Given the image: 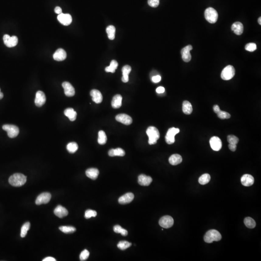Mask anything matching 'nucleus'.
<instances>
[{
  "mask_svg": "<svg viewBox=\"0 0 261 261\" xmlns=\"http://www.w3.org/2000/svg\"><path fill=\"white\" fill-rule=\"evenodd\" d=\"M90 94L92 97V100L96 104H100L102 102V94L100 91L97 89H92L91 91Z\"/></svg>",
  "mask_w": 261,
  "mask_h": 261,
  "instance_id": "412c9836",
  "label": "nucleus"
},
{
  "mask_svg": "<svg viewBox=\"0 0 261 261\" xmlns=\"http://www.w3.org/2000/svg\"><path fill=\"white\" fill-rule=\"evenodd\" d=\"M64 113L65 115L71 121H74L77 118V112H75L73 108H67L65 110Z\"/></svg>",
  "mask_w": 261,
  "mask_h": 261,
  "instance_id": "bb28decb",
  "label": "nucleus"
},
{
  "mask_svg": "<svg viewBox=\"0 0 261 261\" xmlns=\"http://www.w3.org/2000/svg\"><path fill=\"white\" fill-rule=\"evenodd\" d=\"M152 181V179L151 176L141 174L138 178V183L141 186H148L151 184Z\"/></svg>",
  "mask_w": 261,
  "mask_h": 261,
  "instance_id": "6ab92c4d",
  "label": "nucleus"
},
{
  "mask_svg": "<svg viewBox=\"0 0 261 261\" xmlns=\"http://www.w3.org/2000/svg\"><path fill=\"white\" fill-rule=\"evenodd\" d=\"M54 11H55V12L56 14H58L59 15L62 13V9H61V8L60 7H59V6H57V7H56Z\"/></svg>",
  "mask_w": 261,
  "mask_h": 261,
  "instance_id": "603ef678",
  "label": "nucleus"
},
{
  "mask_svg": "<svg viewBox=\"0 0 261 261\" xmlns=\"http://www.w3.org/2000/svg\"><path fill=\"white\" fill-rule=\"evenodd\" d=\"M180 130L179 128H176L174 127L171 128L168 130L167 134H166V142L168 144H172L175 141V136L179 132Z\"/></svg>",
  "mask_w": 261,
  "mask_h": 261,
  "instance_id": "0eeeda50",
  "label": "nucleus"
},
{
  "mask_svg": "<svg viewBox=\"0 0 261 261\" xmlns=\"http://www.w3.org/2000/svg\"><path fill=\"white\" fill-rule=\"evenodd\" d=\"M2 129L7 132L8 136L11 138L17 137L19 132V128L14 125H4L2 126Z\"/></svg>",
  "mask_w": 261,
  "mask_h": 261,
  "instance_id": "423d86ee",
  "label": "nucleus"
},
{
  "mask_svg": "<svg viewBox=\"0 0 261 261\" xmlns=\"http://www.w3.org/2000/svg\"><path fill=\"white\" fill-rule=\"evenodd\" d=\"M99 171L97 168H91L87 169L86 171V175L89 179L96 180L99 176Z\"/></svg>",
  "mask_w": 261,
  "mask_h": 261,
  "instance_id": "b1692460",
  "label": "nucleus"
},
{
  "mask_svg": "<svg viewBox=\"0 0 261 261\" xmlns=\"http://www.w3.org/2000/svg\"><path fill=\"white\" fill-rule=\"evenodd\" d=\"M9 183L14 187H20L25 184L27 181V178L23 174L16 173L10 177Z\"/></svg>",
  "mask_w": 261,
  "mask_h": 261,
  "instance_id": "f257e3e1",
  "label": "nucleus"
},
{
  "mask_svg": "<svg viewBox=\"0 0 261 261\" xmlns=\"http://www.w3.org/2000/svg\"><path fill=\"white\" fill-rule=\"evenodd\" d=\"M229 148L230 149L231 151H235L236 149V145L235 144H229L228 145Z\"/></svg>",
  "mask_w": 261,
  "mask_h": 261,
  "instance_id": "8fccbe9b",
  "label": "nucleus"
},
{
  "mask_svg": "<svg viewBox=\"0 0 261 261\" xmlns=\"http://www.w3.org/2000/svg\"><path fill=\"white\" fill-rule=\"evenodd\" d=\"M148 5L152 7H157L160 4V0H148Z\"/></svg>",
  "mask_w": 261,
  "mask_h": 261,
  "instance_id": "49530a36",
  "label": "nucleus"
},
{
  "mask_svg": "<svg viewBox=\"0 0 261 261\" xmlns=\"http://www.w3.org/2000/svg\"><path fill=\"white\" fill-rule=\"evenodd\" d=\"M89 252L87 249H84L81 252L80 255V260L81 261H85L89 257Z\"/></svg>",
  "mask_w": 261,
  "mask_h": 261,
  "instance_id": "a18cd8bd",
  "label": "nucleus"
},
{
  "mask_svg": "<svg viewBox=\"0 0 261 261\" xmlns=\"http://www.w3.org/2000/svg\"><path fill=\"white\" fill-rule=\"evenodd\" d=\"M165 92V89L163 87H159L156 89V92L158 93L161 94V93H164Z\"/></svg>",
  "mask_w": 261,
  "mask_h": 261,
  "instance_id": "3c124183",
  "label": "nucleus"
},
{
  "mask_svg": "<svg viewBox=\"0 0 261 261\" xmlns=\"http://www.w3.org/2000/svg\"><path fill=\"white\" fill-rule=\"evenodd\" d=\"M232 31L236 35H240L243 33L244 27L242 24L240 22H235L233 24L231 27Z\"/></svg>",
  "mask_w": 261,
  "mask_h": 261,
  "instance_id": "4be33fe9",
  "label": "nucleus"
},
{
  "mask_svg": "<svg viewBox=\"0 0 261 261\" xmlns=\"http://www.w3.org/2000/svg\"><path fill=\"white\" fill-rule=\"evenodd\" d=\"M10 37H10V35H9V34H5L4 35V37H3V40H4V42L5 45H6L9 43V41L10 39Z\"/></svg>",
  "mask_w": 261,
  "mask_h": 261,
  "instance_id": "09e8293b",
  "label": "nucleus"
},
{
  "mask_svg": "<svg viewBox=\"0 0 261 261\" xmlns=\"http://www.w3.org/2000/svg\"><path fill=\"white\" fill-rule=\"evenodd\" d=\"M116 120L119 122H121V124L129 125L132 124V119L130 116L127 114H119L116 117Z\"/></svg>",
  "mask_w": 261,
  "mask_h": 261,
  "instance_id": "2eb2a0df",
  "label": "nucleus"
},
{
  "mask_svg": "<svg viewBox=\"0 0 261 261\" xmlns=\"http://www.w3.org/2000/svg\"><path fill=\"white\" fill-rule=\"evenodd\" d=\"M62 86L64 90V93L66 96L72 97L75 94V90L73 86L68 82L62 83Z\"/></svg>",
  "mask_w": 261,
  "mask_h": 261,
  "instance_id": "4468645a",
  "label": "nucleus"
},
{
  "mask_svg": "<svg viewBox=\"0 0 261 261\" xmlns=\"http://www.w3.org/2000/svg\"><path fill=\"white\" fill-rule=\"evenodd\" d=\"M210 145L212 149L214 151H219L222 147V142L220 138L213 137L210 139Z\"/></svg>",
  "mask_w": 261,
  "mask_h": 261,
  "instance_id": "f8f14e48",
  "label": "nucleus"
},
{
  "mask_svg": "<svg viewBox=\"0 0 261 261\" xmlns=\"http://www.w3.org/2000/svg\"><path fill=\"white\" fill-rule=\"evenodd\" d=\"M205 17L208 23H215L217 21L218 14L215 9L212 7H209L205 10Z\"/></svg>",
  "mask_w": 261,
  "mask_h": 261,
  "instance_id": "20e7f679",
  "label": "nucleus"
},
{
  "mask_svg": "<svg viewBox=\"0 0 261 261\" xmlns=\"http://www.w3.org/2000/svg\"><path fill=\"white\" fill-rule=\"evenodd\" d=\"M30 228V223L29 222H27L23 225L21 228V233H20V236L21 238H24L27 235V232L29 230Z\"/></svg>",
  "mask_w": 261,
  "mask_h": 261,
  "instance_id": "c9c22d12",
  "label": "nucleus"
},
{
  "mask_svg": "<svg viewBox=\"0 0 261 261\" xmlns=\"http://www.w3.org/2000/svg\"><path fill=\"white\" fill-rule=\"evenodd\" d=\"M57 19L59 22L64 26L69 25L72 22V16L69 14L61 13L58 16Z\"/></svg>",
  "mask_w": 261,
  "mask_h": 261,
  "instance_id": "ddd939ff",
  "label": "nucleus"
},
{
  "mask_svg": "<svg viewBox=\"0 0 261 261\" xmlns=\"http://www.w3.org/2000/svg\"><path fill=\"white\" fill-rule=\"evenodd\" d=\"M53 59L57 61H62L66 59L67 54L62 48H59L53 54Z\"/></svg>",
  "mask_w": 261,
  "mask_h": 261,
  "instance_id": "a211bd4d",
  "label": "nucleus"
},
{
  "mask_svg": "<svg viewBox=\"0 0 261 261\" xmlns=\"http://www.w3.org/2000/svg\"><path fill=\"white\" fill-rule=\"evenodd\" d=\"M146 133L148 137L149 145H154L156 144L157 141L160 138L159 130L154 126H150L147 130Z\"/></svg>",
  "mask_w": 261,
  "mask_h": 261,
  "instance_id": "f03ea898",
  "label": "nucleus"
},
{
  "mask_svg": "<svg viewBox=\"0 0 261 261\" xmlns=\"http://www.w3.org/2000/svg\"><path fill=\"white\" fill-rule=\"evenodd\" d=\"M106 31L110 40H114L115 37L116 28L113 25H110L106 28Z\"/></svg>",
  "mask_w": 261,
  "mask_h": 261,
  "instance_id": "c756f323",
  "label": "nucleus"
},
{
  "mask_svg": "<svg viewBox=\"0 0 261 261\" xmlns=\"http://www.w3.org/2000/svg\"><path fill=\"white\" fill-rule=\"evenodd\" d=\"M46 101V97L45 93L42 91H38L36 93L34 103L38 107H41L45 104Z\"/></svg>",
  "mask_w": 261,
  "mask_h": 261,
  "instance_id": "9b49d317",
  "label": "nucleus"
},
{
  "mask_svg": "<svg viewBox=\"0 0 261 261\" xmlns=\"http://www.w3.org/2000/svg\"><path fill=\"white\" fill-rule=\"evenodd\" d=\"M183 161L182 157L178 154H173L169 158L170 164L173 165H176L180 164Z\"/></svg>",
  "mask_w": 261,
  "mask_h": 261,
  "instance_id": "a878e982",
  "label": "nucleus"
},
{
  "mask_svg": "<svg viewBox=\"0 0 261 261\" xmlns=\"http://www.w3.org/2000/svg\"><path fill=\"white\" fill-rule=\"evenodd\" d=\"M134 199V195L133 193H127L119 198V203L121 205H125L130 203Z\"/></svg>",
  "mask_w": 261,
  "mask_h": 261,
  "instance_id": "f3484780",
  "label": "nucleus"
},
{
  "mask_svg": "<svg viewBox=\"0 0 261 261\" xmlns=\"http://www.w3.org/2000/svg\"><path fill=\"white\" fill-rule=\"evenodd\" d=\"M59 229L61 232L65 234H71L75 232L76 229L73 226H62L59 227Z\"/></svg>",
  "mask_w": 261,
  "mask_h": 261,
  "instance_id": "f704fd0d",
  "label": "nucleus"
},
{
  "mask_svg": "<svg viewBox=\"0 0 261 261\" xmlns=\"http://www.w3.org/2000/svg\"><path fill=\"white\" fill-rule=\"evenodd\" d=\"M97 212L91 209H88L86 211L85 213V217L86 219H88L91 218L92 217H95L96 216Z\"/></svg>",
  "mask_w": 261,
  "mask_h": 261,
  "instance_id": "79ce46f5",
  "label": "nucleus"
},
{
  "mask_svg": "<svg viewBox=\"0 0 261 261\" xmlns=\"http://www.w3.org/2000/svg\"><path fill=\"white\" fill-rule=\"evenodd\" d=\"M183 110L184 114L190 115L193 112V106L191 103L187 101H185L183 104Z\"/></svg>",
  "mask_w": 261,
  "mask_h": 261,
  "instance_id": "c85d7f7f",
  "label": "nucleus"
},
{
  "mask_svg": "<svg viewBox=\"0 0 261 261\" xmlns=\"http://www.w3.org/2000/svg\"><path fill=\"white\" fill-rule=\"evenodd\" d=\"M51 198V195L50 193H42L37 197L35 201V204L37 205L46 204L50 202Z\"/></svg>",
  "mask_w": 261,
  "mask_h": 261,
  "instance_id": "1a4fd4ad",
  "label": "nucleus"
},
{
  "mask_svg": "<svg viewBox=\"0 0 261 261\" xmlns=\"http://www.w3.org/2000/svg\"><path fill=\"white\" fill-rule=\"evenodd\" d=\"M241 182L243 186L249 187L254 183V178L251 175L245 174L241 177Z\"/></svg>",
  "mask_w": 261,
  "mask_h": 261,
  "instance_id": "dca6fc26",
  "label": "nucleus"
},
{
  "mask_svg": "<svg viewBox=\"0 0 261 261\" xmlns=\"http://www.w3.org/2000/svg\"><path fill=\"white\" fill-rule=\"evenodd\" d=\"M221 239V235L216 230L208 231L204 236V241L207 243H211L213 241H219Z\"/></svg>",
  "mask_w": 261,
  "mask_h": 261,
  "instance_id": "7ed1b4c3",
  "label": "nucleus"
},
{
  "mask_svg": "<svg viewBox=\"0 0 261 261\" xmlns=\"http://www.w3.org/2000/svg\"><path fill=\"white\" fill-rule=\"evenodd\" d=\"M213 110H214V112H215L216 113H217V112L220 110L219 106H218V105H215L213 106Z\"/></svg>",
  "mask_w": 261,
  "mask_h": 261,
  "instance_id": "5fc2aeb1",
  "label": "nucleus"
},
{
  "mask_svg": "<svg viewBox=\"0 0 261 261\" xmlns=\"http://www.w3.org/2000/svg\"><path fill=\"white\" fill-rule=\"evenodd\" d=\"M78 148V144L75 142H70L67 145V151L70 153H74Z\"/></svg>",
  "mask_w": 261,
  "mask_h": 261,
  "instance_id": "e433bc0d",
  "label": "nucleus"
},
{
  "mask_svg": "<svg viewBox=\"0 0 261 261\" xmlns=\"http://www.w3.org/2000/svg\"><path fill=\"white\" fill-rule=\"evenodd\" d=\"M107 141V137L106 133L103 130H100L98 133V142L100 145H104Z\"/></svg>",
  "mask_w": 261,
  "mask_h": 261,
  "instance_id": "7c9ffc66",
  "label": "nucleus"
},
{
  "mask_svg": "<svg viewBox=\"0 0 261 261\" xmlns=\"http://www.w3.org/2000/svg\"><path fill=\"white\" fill-rule=\"evenodd\" d=\"M113 229L115 233H119V234L120 233L121 235L124 236H126L128 235V231L122 228L119 225H116L115 226H114Z\"/></svg>",
  "mask_w": 261,
  "mask_h": 261,
  "instance_id": "4c0bfd02",
  "label": "nucleus"
},
{
  "mask_svg": "<svg viewBox=\"0 0 261 261\" xmlns=\"http://www.w3.org/2000/svg\"><path fill=\"white\" fill-rule=\"evenodd\" d=\"M122 97L120 94H117L113 97L111 105L114 108H119L122 105Z\"/></svg>",
  "mask_w": 261,
  "mask_h": 261,
  "instance_id": "393cba45",
  "label": "nucleus"
},
{
  "mask_svg": "<svg viewBox=\"0 0 261 261\" xmlns=\"http://www.w3.org/2000/svg\"><path fill=\"white\" fill-rule=\"evenodd\" d=\"M211 176L209 175V174H204L200 176L198 181L200 184H207L211 180Z\"/></svg>",
  "mask_w": 261,
  "mask_h": 261,
  "instance_id": "72a5a7b5",
  "label": "nucleus"
},
{
  "mask_svg": "<svg viewBox=\"0 0 261 261\" xmlns=\"http://www.w3.org/2000/svg\"><path fill=\"white\" fill-rule=\"evenodd\" d=\"M1 89H0V93H1Z\"/></svg>",
  "mask_w": 261,
  "mask_h": 261,
  "instance_id": "4d7b16f0",
  "label": "nucleus"
},
{
  "mask_svg": "<svg viewBox=\"0 0 261 261\" xmlns=\"http://www.w3.org/2000/svg\"><path fill=\"white\" fill-rule=\"evenodd\" d=\"M235 69L232 65H228L225 67L221 73V78L223 80H230L235 75Z\"/></svg>",
  "mask_w": 261,
  "mask_h": 261,
  "instance_id": "39448f33",
  "label": "nucleus"
},
{
  "mask_svg": "<svg viewBox=\"0 0 261 261\" xmlns=\"http://www.w3.org/2000/svg\"><path fill=\"white\" fill-rule=\"evenodd\" d=\"M174 220L172 217L170 216H165L159 220V224L164 228H169L174 224Z\"/></svg>",
  "mask_w": 261,
  "mask_h": 261,
  "instance_id": "6e6552de",
  "label": "nucleus"
},
{
  "mask_svg": "<svg viewBox=\"0 0 261 261\" xmlns=\"http://www.w3.org/2000/svg\"><path fill=\"white\" fill-rule=\"evenodd\" d=\"M132 245V244L126 241H121L118 244L117 247L119 249L122 251L127 249Z\"/></svg>",
  "mask_w": 261,
  "mask_h": 261,
  "instance_id": "ea45409f",
  "label": "nucleus"
},
{
  "mask_svg": "<svg viewBox=\"0 0 261 261\" xmlns=\"http://www.w3.org/2000/svg\"><path fill=\"white\" fill-rule=\"evenodd\" d=\"M18 43V38L16 36L11 37L9 43L5 46L8 47H13L17 46Z\"/></svg>",
  "mask_w": 261,
  "mask_h": 261,
  "instance_id": "58836bf2",
  "label": "nucleus"
},
{
  "mask_svg": "<svg viewBox=\"0 0 261 261\" xmlns=\"http://www.w3.org/2000/svg\"><path fill=\"white\" fill-rule=\"evenodd\" d=\"M217 114L218 117L221 119H228L231 117V115L229 113L224 111L221 110L217 112Z\"/></svg>",
  "mask_w": 261,
  "mask_h": 261,
  "instance_id": "a19ab883",
  "label": "nucleus"
},
{
  "mask_svg": "<svg viewBox=\"0 0 261 261\" xmlns=\"http://www.w3.org/2000/svg\"><path fill=\"white\" fill-rule=\"evenodd\" d=\"M261 17H260V18H259V19H258V23H259V24H260V25H261Z\"/></svg>",
  "mask_w": 261,
  "mask_h": 261,
  "instance_id": "6e6d98bb",
  "label": "nucleus"
},
{
  "mask_svg": "<svg viewBox=\"0 0 261 261\" xmlns=\"http://www.w3.org/2000/svg\"><path fill=\"white\" fill-rule=\"evenodd\" d=\"M54 213L56 216L60 218H62L68 215V211L65 207L59 205L54 209Z\"/></svg>",
  "mask_w": 261,
  "mask_h": 261,
  "instance_id": "aec40b11",
  "label": "nucleus"
},
{
  "mask_svg": "<svg viewBox=\"0 0 261 261\" xmlns=\"http://www.w3.org/2000/svg\"><path fill=\"white\" fill-rule=\"evenodd\" d=\"M118 62L116 61L112 60V61H111L110 66L106 67L105 71L106 72L114 73L115 72L116 70L118 68Z\"/></svg>",
  "mask_w": 261,
  "mask_h": 261,
  "instance_id": "2f4dec72",
  "label": "nucleus"
},
{
  "mask_svg": "<svg viewBox=\"0 0 261 261\" xmlns=\"http://www.w3.org/2000/svg\"><path fill=\"white\" fill-rule=\"evenodd\" d=\"M244 221L245 224L248 228L253 229L256 226V222L252 218H246Z\"/></svg>",
  "mask_w": 261,
  "mask_h": 261,
  "instance_id": "473e14b6",
  "label": "nucleus"
},
{
  "mask_svg": "<svg viewBox=\"0 0 261 261\" xmlns=\"http://www.w3.org/2000/svg\"><path fill=\"white\" fill-rule=\"evenodd\" d=\"M125 154L124 151L121 148L111 149L108 151V155L110 157L124 156Z\"/></svg>",
  "mask_w": 261,
  "mask_h": 261,
  "instance_id": "cd10ccee",
  "label": "nucleus"
},
{
  "mask_svg": "<svg viewBox=\"0 0 261 261\" xmlns=\"http://www.w3.org/2000/svg\"><path fill=\"white\" fill-rule=\"evenodd\" d=\"M192 50H193V47L191 45H189L184 47L181 50V54L182 55V58L185 62H189L191 60L192 56L190 53V51Z\"/></svg>",
  "mask_w": 261,
  "mask_h": 261,
  "instance_id": "9d476101",
  "label": "nucleus"
},
{
  "mask_svg": "<svg viewBox=\"0 0 261 261\" xmlns=\"http://www.w3.org/2000/svg\"><path fill=\"white\" fill-rule=\"evenodd\" d=\"M152 81L154 83H158L161 80V77L160 75H156L153 76L152 78Z\"/></svg>",
  "mask_w": 261,
  "mask_h": 261,
  "instance_id": "de8ad7c7",
  "label": "nucleus"
},
{
  "mask_svg": "<svg viewBox=\"0 0 261 261\" xmlns=\"http://www.w3.org/2000/svg\"><path fill=\"white\" fill-rule=\"evenodd\" d=\"M256 45L255 43H252L247 44L245 46V50L249 52L254 51L256 50Z\"/></svg>",
  "mask_w": 261,
  "mask_h": 261,
  "instance_id": "c03bdc74",
  "label": "nucleus"
},
{
  "mask_svg": "<svg viewBox=\"0 0 261 261\" xmlns=\"http://www.w3.org/2000/svg\"><path fill=\"white\" fill-rule=\"evenodd\" d=\"M227 141L229 144L236 145L239 142L238 138L234 135H229L227 137Z\"/></svg>",
  "mask_w": 261,
  "mask_h": 261,
  "instance_id": "37998d69",
  "label": "nucleus"
},
{
  "mask_svg": "<svg viewBox=\"0 0 261 261\" xmlns=\"http://www.w3.org/2000/svg\"><path fill=\"white\" fill-rule=\"evenodd\" d=\"M56 260L55 258H54L51 257H47L45 259H44L43 260V261H56Z\"/></svg>",
  "mask_w": 261,
  "mask_h": 261,
  "instance_id": "864d4df0",
  "label": "nucleus"
},
{
  "mask_svg": "<svg viewBox=\"0 0 261 261\" xmlns=\"http://www.w3.org/2000/svg\"><path fill=\"white\" fill-rule=\"evenodd\" d=\"M132 70L131 67L129 65H126L123 67L122 69V81L124 83H127L129 81V75Z\"/></svg>",
  "mask_w": 261,
  "mask_h": 261,
  "instance_id": "5701e85b",
  "label": "nucleus"
}]
</instances>
